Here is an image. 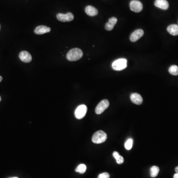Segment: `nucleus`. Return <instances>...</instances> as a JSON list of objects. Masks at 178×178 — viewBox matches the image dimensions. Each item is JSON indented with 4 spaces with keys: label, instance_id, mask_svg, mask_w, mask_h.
<instances>
[{
    "label": "nucleus",
    "instance_id": "obj_15",
    "mask_svg": "<svg viewBox=\"0 0 178 178\" xmlns=\"http://www.w3.org/2000/svg\"><path fill=\"white\" fill-rule=\"evenodd\" d=\"M167 31L173 36L178 35V25L176 24H172L169 25L167 29Z\"/></svg>",
    "mask_w": 178,
    "mask_h": 178
},
{
    "label": "nucleus",
    "instance_id": "obj_20",
    "mask_svg": "<svg viewBox=\"0 0 178 178\" xmlns=\"http://www.w3.org/2000/svg\"><path fill=\"white\" fill-rule=\"evenodd\" d=\"M109 177H110V176L109 174L107 172L101 173L98 176V178H109Z\"/></svg>",
    "mask_w": 178,
    "mask_h": 178
},
{
    "label": "nucleus",
    "instance_id": "obj_13",
    "mask_svg": "<svg viewBox=\"0 0 178 178\" xmlns=\"http://www.w3.org/2000/svg\"><path fill=\"white\" fill-rule=\"evenodd\" d=\"M117 22V19L115 17L109 18L108 22L105 25V28L107 31H111Z\"/></svg>",
    "mask_w": 178,
    "mask_h": 178
},
{
    "label": "nucleus",
    "instance_id": "obj_5",
    "mask_svg": "<svg viewBox=\"0 0 178 178\" xmlns=\"http://www.w3.org/2000/svg\"><path fill=\"white\" fill-rule=\"evenodd\" d=\"M109 105V101L107 100H101L96 106L95 112L97 114H100L104 111L105 109L108 108Z\"/></svg>",
    "mask_w": 178,
    "mask_h": 178
},
{
    "label": "nucleus",
    "instance_id": "obj_4",
    "mask_svg": "<svg viewBox=\"0 0 178 178\" xmlns=\"http://www.w3.org/2000/svg\"><path fill=\"white\" fill-rule=\"evenodd\" d=\"M87 111V107L85 104H81L77 107L75 111V116L78 119H81L85 117Z\"/></svg>",
    "mask_w": 178,
    "mask_h": 178
},
{
    "label": "nucleus",
    "instance_id": "obj_12",
    "mask_svg": "<svg viewBox=\"0 0 178 178\" xmlns=\"http://www.w3.org/2000/svg\"><path fill=\"white\" fill-rule=\"evenodd\" d=\"M154 5L157 8L163 10H166L169 7V3L167 0H156Z\"/></svg>",
    "mask_w": 178,
    "mask_h": 178
},
{
    "label": "nucleus",
    "instance_id": "obj_6",
    "mask_svg": "<svg viewBox=\"0 0 178 178\" xmlns=\"http://www.w3.org/2000/svg\"><path fill=\"white\" fill-rule=\"evenodd\" d=\"M130 9L135 13H140L143 10V5L142 3L138 0H133L130 4Z\"/></svg>",
    "mask_w": 178,
    "mask_h": 178
},
{
    "label": "nucleus",
    "instance_id": "obj_27",
    "mask_svg": "<svg viewBox=\"0 0 178 178\" xmlns=\"http://www.w3.org/2000/svg\"><path fill=\"white\" fill-rule=\"evenodd\" d=\"M18 178L17 177H13V178Z\"/></svg>",
    "mask_w": 178,
    "mask_h": 178
},
{
    "label": "nucleus",
    "instance_id": "obj_19",
    "mask_svg": "<svg viewBox=\"0 0 178 178\" xmlns=\"http://www.w3.org/2000/svg\"><path fill=\"white\" fill-rule=\"evenodd\" d=\"M133 140L132 139H129L125 143V147L127 150H130L133 147Z\"/></svg>",
    "mask_w": 178,
    "mask_h": 178
},
{
    "label": "nucleus",
    "instance_id": "obj_2",
    "mask_svg": "<svg viewBox=\"0 0 178 178\" xmlns=\"http://www.w3.org/2000/svg\"><path fill=\"white\" fill-rule=\"evenodd\" d=\"M107 134L101 130L96 132L92 136V141L94 143H104L107 140Z\"/></svg>",
    "mask_w": 178,
    "mask_h": 178
},
{
    "label": "nucleus",
    "instance_id": "obj_16",
    "mask_svg": "<svg viewBox=\"0 0 178 178\" xmlns=\"http://www.w3.org/2000/svg\"><path fill=\"white\" fill-rule=\"evenodd\" d=\"M150 172H151V177L152 178H155L158 174L159 168L158 167L156 166H154L151 168Z\"/></svg>",
    "mask_w": 178,
    "mask_h": 178
},
{
    "label": "nucleus",
    "instance_id": "obj_1",
    "mask_svg": "<svg viewBox=\"0 0 178 178\" xmlns=\"http://www.w3.org/2000/svg\"><path fill=\"white\" fill-rule=\"evenodd\" d=\"M83 53L79 48H74L71 49L67 53V58L69 61H76L82 58Z\"/></svg>",
    "mask_w": 178,
    "mask_h": 178
},
{
    "label": "nucleus",
    "instance_id": "obj_25",
    "mask_svg": "<svg viewBox=\"0 0 178 178\" xmlns=\"http://www.w3.org/2000/svg\"><path fill=\"white\" fill-rule=\"evenodd\" d=\"M2 80H3V77L0 76V82H1L2 81Z\"/></svg>",
    "mask_w": 178,
    "mask_h": 178
},
{
    "label": "nucleus",
    "instance_id": "obj_8",
    "mask_svg": "<svg viewBox=\"0 0 178 178\" xmlns=\"http://www.w3.org/2000/svg\"><path fill=\"white\" fill-rule=\"evenodd\" d=\"M144 34V31L142 29H137L133 32L130 36V39L132 42H136L139 39H140Z\"/></svg>",
    "mask_w": 178,
    "mask_h": 178
},
{
    "label": "nucleus",
    "instance_id": "obj_17",
    "mask_svg": "<svg viewBox=\"0 0 178 178\" xmlns=\"http://www.w3.org/2000/svg\"><path fill=\"white\" fill-rule=\"evenodd\" d=\"M86 170H87L86 165L84 164H81L76 168L75 171L80 174H84L86 172Z\"/></svg>",
    "mask_w": 178,
    "mask_h": 178
},
{
    "label": "nucleus",
    "instance_id": "obj_7",
    "mask_svg": "<svg viewBox=\"0 0 178 178\" xmlns=\"http://www.w3.org/2000/svg\"><path fill=\"white\" fill-rule=\"evenodd\" d=\"M56 18L58 20L61 22H70L73 20L74 16L71 13H68L66 14L60 13L56 15Z\"/></svg>",
    "mask_w": 178,
    "mask_h": 178
},
{
    "label": "nucleus",
    "instance_id": "obj_3",
    "mask_svg": "<svg viewBox=\"0 0 178 178\" xmlns=\"http://www.w3.org/2000/svg\"><path fill=\"white\" fill-rule=\"evenodd\" d=\"M127 66V60L119 59L115 60L112 64V67L116 71H120L126 68Z\"/></svg>",
    "mask_w": 178,
    "mask_h": 178
},
{
    "label": "nucleus",
    "instance_id": "obj_10",
    "mask_svg": "<svg viewBox=\"0 0 178 178\" xmlns=\"http://www.w3.org/2000/svg\"><path fill=\"white\" fill-rule=\"evenodd\" d=\"M51 28L44 25H40L37 27L34 30V33L37 35H42L51 31Z\"/></svg>",
    "mask_w": 178,
    "mask_h": 178
},
{
    "label": "nucleus",
    "instance_id": "obj_9",
    "mask_svg": "<svg viewBox=\"0 0 178 178\" xmlns=\"http://www.w3.org/2000/svg\"><path fill=\"white\" fill-rule=\"evenodd\" d=\"M19 57L21 61L25 63H30L32 59L30 53L25 51H22L20 53Z\"/></svg>",
    "mask_w": 178,
    "mask_h": 178
},
{
    "label": "nucleus",
    "instance_id": "obj_11",
    "mask_svg": "<svg viewBox=\"0 0 178 178\" xmlns=\"http://www.w3.org/2000/svg\"><path fill=\"white\" fill-rule=\"evenodd\" d=\"M130 98L134 104L137 105H140L143 104V99L142 96L138 93L132 94Z\"/></svg>",
    "mask_w": 178,
    "mask_h": 178
},
{
    "label": "nucleus",
    "instance_id": "obj_21",
    "mask_svg": "<svg viewBox=\"0 0 178 178\" xmlns=\"http://www.w3.org/2000/svg\"><path fill=\"white\" fill-rule=\"evenodd\" d=\"M117 164H121L124 162V158L122 156L120 155L119 157L116 159Z\"/></svg>",
    "mask_w": 178,
    "mask_h": 178
},
{
    "label": "nucleus",
    "instance_id": "obj_26",
    "mask_svg": "<svg viewBox=\"0 0 178 178\" xmlns=\"http://www.w3.org/2000/svg\"><path fill=\"white\" fill-rule=\"evenodd\" d=\"M1 101V97L0 96V101Z\"/></svg>",
    "mask_w": 178,
    "mask_h": 178
},
{
    "label": "nucleus",
    "instance_id": "obj_14",
    "mask_svg": "<svg viewBox=\"0 0 178 178\" xmlns=\"http://www.w3.org/2000/svg\"><path fill=\"white\" fill-rule=\"evenodd\" d=\"M85 12L87 14L90 16H96L98 13V9L92 5H88L85 9Z\"/></svg>",
    "mask_w": 178,
    "mask_h": 178
},
{
    "label": "nucleus",
    "instance_id": "obj_18",
    "mask_svg": "<svg viewBox=\"0 0 178 178\" xmlns=\"http://www.w3.org/2000/svg\"><path fill=\"white\" fill-rule=\"evenodd\" d=\"M169 72L172 75H178V67L177 65H172L169 68Z\"/></svg>",
    "mask_w": 178,
    "mask_h": 178
},
{
    "label": "nucleus",
    "instance_id": "obj_24",
    "mask_svg": "<svg viewBox=\"0 0 178 178\" xmlns=\"http://www.w3.org/2000/svg\"><path fill=\"white\" fill-rule=\"evenodd\" d=\"M175 172L176 173H178V166H177V167H176Z\"/></svg>",
    "mask_w": 178,
    "mask_h": 178
},
{
    "label": "nucleus",
    "instance_id": "obj_22",
    "mask_svg": "<svg viewBox=\"0 0 178 178\" xmlns=\"http://www.w3.org/2000/svg\"><path fill=\"white\" fill-rule=\"evenodd\" d=\"M113 157H114V158L116 160L120 156L119 154L117 151H114L113 153Z\"/></svg>",
    "mask_w": 178,
    "mask_h": 178
},
{
    "label": "nucleus",
    "instance_id": "obj_23",
    "mask_svg": "<svg viewBox=\"0 0 178 178\" xmlns=\"http://www.w3.org/2000/svg\"><path fill=\"white\" fill-rule=\"evenodd\" d=\"M174 178H178V173H176L175 174H174V177H173Z\"/></svg>",
    "mask_w": 178,
    "mask_h": 178
}]
</instances>
